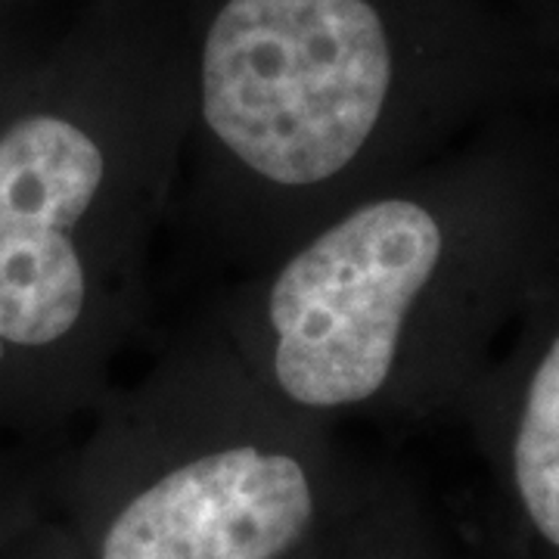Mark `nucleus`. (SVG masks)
<instances>
[{"instance_id": "nucleus-1", "label": "nucleus", "mask_w": 559, "mask_h": 559, "mask_svg": "<svg viewBox=\"0 0 559 559\" xmlns=\"http://www.w3.org/2000/svg\"><path fill=\"white\" fill-rule=\"evenodd\" d=\"M162 7L183 97L165 234L218 286L557 94L498 0Z\"/></svg>"}, {"instance_id": "nucleus-2", "label": "nucleus", "mask_w": 559, "mask_h": 559, "mask_svg": "<svg viewBox=\"0 0 559 559\" xmlns=\"http://www.w3.org/2000/svg\"><path fill=\"white\" fill-rule=\"evenodd\" d=\"M559 267V165L535 112L495 121L323 221L197 318L301 417L457 423Z\"/></svg>"}, {"instance_id": "nucleus-3", "label": "nucleus", "mask_w": 559, "mask_h": 559, "mask_svg": "<svg viewBox=\"0 0 559 559\" xmlns=\"http://www.w3.org/2000/svg\"><path fill=\"white\" fill-rule=\"evenodd\" d=\"M180 150L162 0H79L0 112V444L81 426L121 380Z\"/></svg>"}, {"instance_id": "nucleus-4", "label": "nucleus", "mask_w": 559, "mask_h": 559, "mask_svg": "<svg viewBox=\"0 0 559 559\" xmlns=\"http://www.w3.org/2000/svg\"><path fill=\"white\" fill-rule=\"evenodd\" d=\"M81 426L94 559H289L340 476L336 429L274 399L200 318Z\"/></svg>"}, {"instance_id": "nucleus-5", "label": "nucleus", "mask_w": 559, "mask_h": 559, "mask_svg": "<svg viewBox=\"0 0 559 559\" xmlns=\"http://www.w3.org/2000/svg\"><path fill=\"white\" fill-rule=\"evenodd\" d=\"M457 426L469 429L522 532L559 559V267L525 305Z\"/></svg>"}, {"instance_id": "nucleus-6", "label": "nucleus", "mask_w": 559, "mask_h": 559, "mask_svg": "<svg viewBox=\"0 0 559 559\" xmlns=\"http://www.w3.org/2000/svg\"><path fill=\"white\" fill-rule=\"evenodd\" d=\"M62 20L47 0H0V112L44 57Z\"/></svg>"}, {"instance_id": "nucleus-7", "label": "nucleus", "mask_w": 559, "mask_h": 559, "mask_svg": "<svg viewBox=\"0 0 559 559\" xmlns=\"http://www.w3.org/2000/svg\"><path fill=\"white\" fill-rule=\"evenodd\" d=\"M550 131H554V150H557V165H559V124H550Z\"/></svg>"}, {"instance_id": "nucleus-8", "label": "nucleus", "mask_w": 559, "mask_h": 559, "mask_svg": "<svg viewBox=\"0 0 559 559\" xmlns=\"http://www.w3.org/2000/svg\"><path fill=\"white\" fill-rule=\"evenodd\" d=\"M47 3H53V0H47ZM75 3H79V0H75Z\"/></svg>"}]
</instances>
